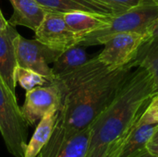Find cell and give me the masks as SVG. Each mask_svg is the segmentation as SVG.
Returning <instances> with one entry per match:
<instances>
[{
    "mask_svg": "<svg viewBox=\"0 0 158 157\" xmlns=\"http://www.w3.org/2000/svg\"><path fill=\"white\" fill-rule=\"evenodd\" d=\"M148 40L149 37L144 34L118 33L104 43V49L97 56L109 70H114L132 62L143 44Z\"/></svg>",
    "mask_w": 158,
    "mask_h": 157,
    "instance_id": "obj_5",
    "label": "cell"
},
{
    "mask_svg": "<svg viewBox=\"0 0 158 157\" xmlns=\"http://www.w3.org/2000/svg\"><path fill=\"white\" fill-rule=\"evenodd\" d=\"M19 36V33L10 24L0 33V78L14 93H16L17 86V42Z\"/></svg>",
    "mask_w": 158,
    "mask_h": 157,
    "instance_id": "obj_12",
    "label": "cell"
},
{
    "mask_svg": "<svg viewBox=\"0 0 158 157\" xmlns=\"http://www.w3.org/2000/svg\"><path fill=\"white\" fill-rule=\"evenodd\" d=\"M158 122L141 118L124 134L106 146L105 157H137L146 150Z\"/></svg>",
    "mask_w": 158,
    "mask_h": 157,
    "instance_id": "obj_6",
    "label": "cell"
},
{
    "mask_svg": "<svg viewBox=\"0 0 158 157\" xmlns=\"http://www.w3.org/2000/svg\"><path fill=\"white\" fill-rule=\"evenodd\" d=\"M137 67L135 60L107 71L69 94L61 104L54 130L71 135L92 126L113 101L119 88Z\"/></svg>",
    "mask_w": 158,
    "mask_h": 157,
    "instance_id": "obj_2",
    "label": "cell"
},
{
    "mask_svg": "<svg viewBox=\"0 0 158 157\" xmlns=\"http://www.w3.org/2000/svg\"><path fill=\"white\" fill-rule=\"evenodd\" d=\"M113 16L75 11L64 14V19L71 31L82 40L84 36L108 26Z\"/></svg>",
    "mask_w": 158,
    "mask_h": 157,
    "instance_id": "obj_14",
    "label": "cell"
},
{
    "mask_svg": "<svg viewBox=\"0 0 158 157\" xmlns=\"http://www.w3.org/2000/svg\"><path fill=\"white\" fill-rule=\"evenodd\" d=\"M155 94L151 73L137 66L127 77L113 101L90 127L89 151L107 146L124 134L141 118Z\"/></svg>",
    "mask_w": 158,
    "mask_h": 157,
    "instance_id": "obj_1",
    "label": "cell"
},
{
    "mask_svg": "<svg viewBox=\"0 0 158 157\" xmlns=\"http://www.w3.org/2000/svg\"><path fill=\"white\" fill-rule=\"evenodd\" d=\"M60 98L53 84L36 87L26 92L25 102L21 107L22 115L29 124L33 126L52 110H59Z\"/></svg>",
    "mask_w": 158,
    "mask_h": 157,
    "instance_id": "obj_10",
    "label": "cell"
},
{
    "mask_svg": "<svg viewBox=\"0 0 158 157\" xmlns=\"http://www.w3.org/2000/svg\"><path fill=\"white\" fill-rule=\"evenodd\" d=\"M156 143H158V128L157 130H156L154 136L151 138V140H150L148 144H156Z\"/></svg>",
    "mask_w": 158,
    "mask_h": 157,
    "instance_id": "obj_26",
    "label": "cell"
},
{
    "mask_svg": "<svg viewBox=\"0 0 158 157\" xmlns=\"http://www.w3.org/2000/svg\"><path fill=\"white\" fill-rule=\"evenodd\" d=\"M13 14L7 20L14 27L24 26L35 31L44 20L47 11L36 0H9Z\"/></svg>",
    "mask_w": 158,
    "mask_h": 157,
    "instance_id": "obj_13",
    "label": "cell"
},
{
    "mask_svg": "<svg viewBox=\"0 0 158 157\" xmlns=\"http://www.w3.org/2000/svg\"><path fill=\"white\" fill-rule=\"evenodd\" d=\"M107 71L110 70L99 60L96 56L90 58L84 64L79 66L70 72L54 78L49 84L56 86L59 94L61 106L62 102L69 94Z\"/></svg>",
    "mask_w": 158,
    "mask_h": 157,
    "instance_id": "obj_9",
    "label": "cell"
},
{
    "mask_svg": "<svg viewBox=\"0 0 158 157\" xmlns=\"http://www.w3.org/2000/svg\"><path fill=\"white\" fill-rule=\"evenodd\" d=\"M149 40H158V19L151 32V36Z\"/></svg>",
    "mask_w": 158,
    "mask_h": 157,
    "instance_id": "obj_25",
    "label": "cell"
},
{
    "mask_svg": "<svg viewBox=\"0 0 158 157\" xmlns=\"http://www.w3.org/2000/svg\"><path fill=\"white\" fill-rule=\"evenodd\" d=\"M29 124L14 93L0 78V133L9 154L24 157Z\"/></svg>",
    "mask_w": 158,
    "mask_h": 157,
    "instance_id": "obj_4",
    "label": "cell"
},
{
    "mask_svg": "<svg viewBox=\"0 0 158 157\" xmlns=\"http://www.w3.org/2000/svg\"><path fill=\"white\" fill-rule=\"evenodd\" d=\"M90 58L81 44H76L61 52L56 60L52 64V73L54 78L70 72L79 66L84 64Z\"/></svg>",
    "mask_w": 158,
    "mask_h": 157,
    "instance_id": "obj_17",
    "label": "cell"
},
{
    "mask_svg": "<svg viewBox=\"0 0 158 157\" xmlns=\"http://www.w3.org/2000/svg\"><path fill=\"white\" fill-rule=\"evenodd\" d=\"M16 81L26 92L31 91L39 86L48 85L50 81L43 75L25 68L19 67L16 70Z\"/></svg>",
    "mask_w": 158,
    "mask_h": 157,
    "instance_id": "obj_19",
    "label": "cell"
},
{
    "mask_svg": "<svg viewBox=\"0 0 158 157\" xmlns=\"http://www.w3.org/2000/svg\"><path fill=\"white\" fill-rule=\"evenodd\" d=\"M8 24H9L8 21L5 19V17H4V15L0 9V33L8 26Z\"/></svg>",
    "mask_w": 158,
    "mask_h": 157,
    "instance_id": "obj_23",
    "label": "cell"
},
{
    "mask_svg": "<svg viewBox=\"0 0 158 157\" xmlns=\"http://www.w3.org/2000/svg\"><path fill=\"white\" fill-rule=\"evenodd\" d=\"M134 60L137 66L146 68L151 73L156 94L158 93V40L145 42Z\"/></svg>",
    "mask_w": 158,
    "mask_h": 157,
    "instance_id": "obj_18",
    "label": "cell"
},
{
    "mask_svg": "<svg viewBox=\"0 0 158 157\" xmlns=\"http://www.w3.org/2000/svg\"><path fill=\"white\" fill-rule=\"evenodd\" d=\"M47 12L67 14L84 11L102 15H115L110 9L93 0H36Z\"/></svg>",
    "mask_w": 158,
    "mask_h": 157,
    "instance_id": "obj_15",
    "label": "cell"
},
{
    "mask_svg": "<svg viewBox=\"0 0 158 157\" xmlns=\"http://www.w3.org/2000/svg\"><path fill=\"white\" fill-rule=\"evenodd\" d=\"M90 141L91 128L71 135L54 130L41 155L43 157H86L89 153Z\"/></svg>",
    "mask_w": 158,
    "mask_h": 157,
    "instance_id": "obj_11",
    "label": "cell"
},
{
    "mask_svg": "<svg viewBox=\"0 0 158 157\" xmlns=\"http://www.w3.org/2000/svg\"><path fill=\"white\" fill-rule=\"evenodd\" d=\"M36 157H43V156H42V155H41V153H40V154H39V155H38Z\"/></svg>",
    "mask_w": 158,
    "mask_h": 157,
    "instance_id": "obj_28",
    "label": "cell"
},
{
    "mask_svg": "<svg viewBox=\"0 0 158 157\" xmlns=\"http://www.w3.org/2000/svg\"><path fill=\"white\" fill-rule=\"evenodd\" d=\"M106 150V146L96 147L93 150H90L86 157H105Z\"/></svg>",
    "mask_w": 158,
    "mask_h": 157,
    "instance_id": "obj_22",
    "label": "cell"
},
{
    "mask_svg": "<svg viewBox=\"0 0 158 157\" xmlns=\"http://www.w3.org/2000/svg\"><path fill=\"white\" fill-rule=\"evenodd\" d=\"M34 32L36 40L60 52L80 44L81 41V38L73 32L66 23L64 14L56 12H47Z\"/></svg>",
    "mask_w": 158,
    "mask_h": 157,
    "instance_id": "obj_8",
    "label": "cell"
},
{
    "mask_svg": "<svg viewBox=\"0 0 158 157\" xmlns=\"http://www.w3.org/2000/svg\"><path fill=\"white\" fill-rule=\"evenodd\" d=\"M137 157H157V156H155V155H153L152 154H150L148 151H147V149L143 152V153H142L140 155H138Z\"/></svg>",
    "mask_w": 158,
    "mask_h": 157,
    "instance_id": "obj_27",
    "label": "cell"
},
{
    "mask_svg": "<svg viewBox=\"0 0 158 157\" xmlns=\"http://www.w3.org/2000/svg\"><path fill=\"white\" fill-rule=\"evenodd\" d=\"M143 119L158 122V93L153 96L146 109L142 115Z\"/></svg>",
    "mask_w": 158,
    "mask_h": 157,
    "instance_id": "obj_21",
    "label": "cell"
},
{
    "mask_svg": "<svg viewBox=\"0 0 158 157\" xmlns=\"http://www.w3.org/2000/svg\"><path fill=\"white\" fill-rule=\"evenodd\" d=\"M155 1H156V3L158 4V0H155Z\"/></svg>",
    "mask_w": 158,
    "mask_h": 157,
    "instance_id": "obj_29",
    "label": "cell"
},
{
    "mask_svg": "<svg viewBox=\"0 0 158 157\" xmlns=\"http://www.w3.org/2000/svg\"><path fill=\"white\" fill-rule=\"evenodd\" d=\"M58 110L47 113L39 122L30 140L27 143L24 157H36L48 143L54 131Z\"/></svg>",
    "mask_w": 158,
    "mask_h": 157,
    "instance_id": "obj_16",
    "label": "cell"
},
{
    "mask_svg": "<svg viewBox=\"0 0 158 157\" xmlns=\"http://www.w3.org/2000/svg\"><path fill=\"white\" fill-rule=\"evenodd\" d=\"M94 2L110 9L115 15L120 14L138 5L142 0H93Z\"/></svg>",
    "mask_w": 158,
    "mask_h": 157,
    "instance_id": "obj_20",
    "label": "cell"
},
{
    "mask_svg": "<svg viewBox=\"0 0 158 157\" xmlns=\"http://www.w3.org/2000/svg\"><path fill=\"white\" fill-rule=\"evenodd\" d=\"M60 54V51L52 49L36 39L29 40L20 34L18 38V66L33 70L45 77L49 81L54 79L50 64H53Z\"/></svg>",
    "mask_w": 158,
    "mask_h": 157,
    "instance_id": "obj_7",
    "label": "cell"
},
{
    "mask_svg": "<svg viewBox=\"0 0 158 157\" xmlns=\"http://www.w3.org/2000/svg\"><path fill=\"white\" fill-rule=\"evenodd\" d=\"M147 151L152 154L153 155L158 157V143L156 144H147V147H146Z\"/></svg>",
    "mask_w": 158,
    "mask_h": 157,
    "instance_id": "obj_24",
    "label": "cell"
},
{
    "mask_svg": "<svg viewBox=\"0 0 158 157\" xmlns=\"http://www.w3.org/2000/svg\"><path fill=\"white\" fill-rule=\"evenodd\" d=\"M158 19V4L155 0H142L131 8L114 15L106 28L84 36L80 44H104L110 37L122 32H135L149 37Z\"/></svg>",
    "mask_w": 158,
    "mask_h": 157,
    "instance_id": "obj_3",
    "label": "cell"
}]
</instances>
